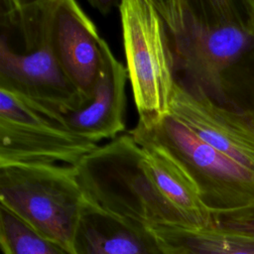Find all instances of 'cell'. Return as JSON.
Here are the masks:
<instances>
[{
  "label": "cell",
  "mask_w": 254,
  "mask_h": 254,
  "mask_svg": "<svg viewBox=\"0 0 254 254\" xmlns=\"http://www.w3.org/2000/svg\"><path fill=\"white\" fill-rule=\"evenodd\" d=\"M175 56L177 80L229 106V77L254 50V2L153 0Z\"/></svg>",
  "instance_id": "obj_1"
},
{
  "label": "cell",
  "mask_w": 254,
  "mask_h": 254,
  "mask_svg": "<svg viewBox=\"0 0 254 254\" xmlns=\"http://www.w3.org/2000/svg\"><path fill=\"white\" fill-rule=\"evenodd\" d=\"M56 0H0V88L58 111L84 97L56 58L52 17Z\"/></svg>",
  "instance_id": "obj_2"
},
{
  "label": "cell",
  "mask_w": 254,
  "mask_h": 254,
  "mask_svg": "<svg viewBox=\"0 0 254 254\" xmlns=\"http://www.w3.org/2000/svg\"><path fill=\"white\" fill-rule=\"evenodd\" d=\"M85 200L148 226L188 227L159 192L145 163V149L128 133L86 155L75 167Z\"/></svg>",
  "instance_id": "obj_3"
},
{
  "label": "cell",
  "mask_w": 254,
  "mask_h": 254,
  "mask_svg": "<svg viewBox=\"0 0 254 254\" xmlns=\"http://www.w3.org/2000/svg\"><path fill=\"white\" fill-rule=\"evenodd\" d=\"M143 146L173 160L195 187L213 215L254 207V171L226 157L171 113L128 132Z\"/></svg>",
  "instance_id": "obj_4"
},
{
  "label": "cell",
  "mask_w": 254,
  "mask_h": 254,
  "mask_svg": "<svg viewBox=\"0 0 254 254\" xmlns=\"http://www.w3.org/2000/svg\"><path fill=\"white\" fill-rule=\"evenodd\" d=\"M0 202L40 235L76 254L74 238L86 200L74 167L0 165Z\"/></svg>",
  "instance_id": "obj_5"
},
{
  "label": "cell",
  "mask_w": 254,
  "mask_h": 254,
  "mask_svg": "<svg viewBox=\"0 0 254 254\" xmlns=\"http://www.w3.org/2000/svg\"><path fill=\"white\" fill-rule=\"evenodd\" d=\"M126 68L139 122L171 113L177 68L170 37L153 0L119 4Z\"/></svg>",
  "instance_id": "obj_6"
},
{
  "label": "cell",
  "mask_w": 254,
  "mask_h": 254,
  "mask_svg": "<svg viewBox=\"0 0 254 254\" xmlns=\"http://www.w3.org/2000/svg\"><path fill=\"white\" fill-rule=\"evenodd\" d=\"M97 147L69 131L55 109L0 88V165L75 167Z\"/></svg>",
  "instance_id": "obj_7"
},
{
  "label": "cell",
  "mask_w": 254,
  "mask_h": 254,
  "mask_svg": "<svg viewBox=\"0 0 254 254\" xmlns=\"http://www.w3.org/2000/svg\"><path fill=\"white\" fill-rule=\"evenodd\" d=\"M171 114L199 139L254 171V114L222 105L202 91L176 82Z\"/></svg>",
  "instance_id": "obj_8"
},
{
  "label": "cell",
  "mask_w": 254,
  "mask_h": 254,
  "mask_svg": "<svg viewBox=\"0 0 254 254\" xmlns=\"http://www.w3.org/2000/svg\"><path fill=\"white\" fill-rule=\"evenodd\" d=\"M52 42L63 71L86 102L101 67L105 41L76 1L56 0Z\"/></svg>",
  "instance_id": "obj_9"
},
{
  "label": "cell",
  "mask_w": 254,
  "mask_h": 254,
  "mask_svg": "<svg viewBox=\"0 0 254 254\" xmlns=\"http://www.w3.org/2000/svg\"><path fill=\"white\" fill-rule=\"evenodd\" d=\"M127 68L116 60L106 42L102 63L89 99L76 109L55 110L72 133L93 143L115 139L125 129Z\"/></svg>",
  "instance_id": "obj_10"
},
{
  "label": "cell",
  "mask_w": 254,
  "mask_h": 254,
  "mask_svg": "<svg viewBox=\"0 0 254 254\" xmlns=\"http://www.w3.org/2000/svg\"><path fill=\"white\" fill-rule=\"evenodd\" d=\"M76 254H165L150 226L85 202L74 238Z\"/></svg>",
  "instance_id": "obj_11"
},
{
  "label": "cell",
  "mask_w": 254,
  "mask_h": 254,
  "mask_svg": "<svg viewBox=\"0 0 254 254\" xmlns=\"http://www.w3.org/2000/svg\"><path fill=\"white\" fill-rule=\"evenodd\" d=\"M143 148L146 167L159 192L184 218L188 227L212 228L211 212L203 204L195 187L180 167L164 153L148 147Z\"/></svg>",
  "instance_id": "obj_12"
},
{
  "label": "cell",
  "mask_w": 254,
  "mask_h": 254,
  "mask_svg": "<svg viewBox=\"0 0 254 254\" xmlns=\"http://www.w3.org/2000/svg\"><path fill=\"white\" fill-rule=\"evenodd\" d=\"M165 254H254V238L176 225L150 226Z\"/></svg>",
  "instance_id": "obj_13"
},
{
  "label": "cell",
  "mask_w": 254,
  "mask_h": 254,
  "mask_svg": "<svg viewBox=\"0 0 254 254\" xmlns=\"http://www.w3.org/2000/svg\"><path fill=\"white\" fill-rule=\"evenodd\" d=\"M0 244L3 254H73L36 232L0 205Z\"/></svg>",
  "instance_id": "obj_14"
},
{
  "label": "cell",
  "mask_w": 254,
  "mask_h": 254,
  "mask_svg": "<svg viewBox=\"0 0 254 254\" xmlns=\"http://www.w3.org/2000/svg\"><path fill=\"white\" fill-rule=\"evenodd\" d=\"M213 229L254 238V207L213 215Z\"/></svg>",
  "instance_id": "obj_15"
},
{
  "label": "cell",
  "mask_w": 254,
  "mask_h": 254,
  "mask_svg": "<svg viewBox=\"0 0 254 254\" xmlns=\"http://www.w3.org/2000/svg\"><path fill=\"white\" fill-rule=\"evenodd\" d=\"M91 5H93L95 8H97L101 13L106 14L109 10L110 7L112 6L114 1H89Z\"/></svg>",
  "instance_id": "obj_16"
},
{
  "label": "cell",
  "mask_w": 254,
  "mask_h": 254,
  "mask_svg": "<svg viewBox=\"0 0 254 254\" xmlns=\"http://www.w3.org/2000/svg\"><path fill=\"white\" fill-rule=\"evenodd\" d=\"M253 2H254V0H253Z\"/></svg>",
  "instance_id": "obj_17"
}]
</instances>
